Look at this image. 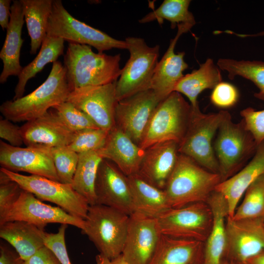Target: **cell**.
<instances>
[{
    "label": "cell",
    "mask_w": 264,
    "mask_h": 264,
    "mask_svg": "<svg viewBox=\"0 0 264 264\" xmlns=\"http://www.w3.org/2000/svg\"><path fill=\"white\" fill-rule=\"evenodd\" d=\"M25 264H61L55 254L45 245L27 260Z\"/></svg>",
    "instance_id": "cell-44"
},
{
    "label": "cell",
    "mask_w": 264,
    "mask_h": 264,
    "mask_svg": "<svg viewBox=\"0 0 264 264\" xmlns=\"http://www.w3.org/2000/svg\"><path fill=\"white\" fill-rule=\"evenodd\" d=\"M161 235L155 218L134 212L129 216L121 254L129 264H150Z\"/></svg>",
    "instance_id": "cell-16"
},
{
    "label": "cell",
    "mask_w": 264,
    "mask_h": 264,
    "mask_svg": "<svg viewBox=\"0 0 264 264\" xmlns=\"http://www.w3.org/2000/svg\"><path fill=\"white\" fill-rule=\"evenodd\" d=\"M263 222H264V219H263Z\"/></svg>",
    "instance_id": "cell-52"
},
{
    "label": "cell",
    "mask_w": 264,
    "mask_h": 264,
    "mask_svg": "<svg viewBox=\"0 0 264 264\" xmlns=\"http://www.w3.org/2000/svg\"><path fill=\"white\" fill-rule=\"evenodd\" d=\"M97 152L127 176L138 173L145 153L144 150L116 126L109 132L104 146Z\"/></svg>",
    "instance_id": "cell-22"
},
{
    "label": "cell",
    "mask_w": 264,
    "mask_h": 264,
    "mask_svg": "<svg viewBox=\"0 0 264 264\" xmlns=\"http://www.w3.org/2000/svg\"><path fill=\"white\" fill-rule=\"evenodd\" d=\"M21 127L26 147L42 146L49 148L68 146L75 132L67 128L54 111L26 122Z\"/></svg>",
    "instance_id": "cell-20"
},
{
    "label": "cell",
    "mask_w": 264,
    "mask_h": 264,
    "mask_svg": "<svg viewBox=\"0 0 264 264\" xmlns=\"http://www.w3.org/2000/svg\"><path fill=\"white\" fill-rule=\"evenodd\" d=\"M178 146L179 143L169 141L149 147L137 174L149 183L164 190L179 154Z\"/></svg>",
    "instance_id": "cell-21"
},
{
    "label": "cell",
    "mask_w": 264,
    "mask_h": 264,
    "mask_svg": "<svg viewBox=\"0 0 264 264\" xmlns=\"http://www.w3.org/2000/svg\"><path fill=\"white\" fill-rule=\"evenodd\" d=\"M224 255L235 263L264 252V224L262 219L236 220L227 217Z\"/></svg>",
    "instance_id": "cell-13"
},
{
    "label": "cell",
    "mask_w": 264,
    "mask_h": 264,
    "mask_svg": "<svg viewBox=\"0 0 264 264\" xmlns=\"http://www.w3.org/2000/svg\"><path fill=\"white\" fill-rule=\"evenodd\" d=\"M240 114L257 145L264 141V110H256L248 107L242 110Z\"/></svg>",
    "instance_id": "cell-40"
},
{
    "label": "cell",
    "mask_w": 264,
    "mask_h": 264,
    "mask_svg": "<svg viewBox=\"0 0 264 264\" xmlns=\"http://www.w3.org/2000/svg\"><path fill=\"white\" fill-rule=\"evenodd\" d=\"M120 60V54L112 56L95 53L88 45L68 43L64 57V66L71 91L117 81L122 72Z\"/></svg>",
    "instance_id": "cell-1"
},
{
    "label": "cell",
    "mask_w": 264,
    "mask_h": 264,
    "mask_svg": "<svg viewBox=\"0 0 264 264\" xmlns=\"http://www.w3.org/2000/svg\"><path fill=\"white\" fill-rule=\"evenodd\" d=\"M67 225L61 224L57 233H46L44 241L45 245L55 254L61 264H71L65 241V233Z\"/></svg>",
    "instance_id": "cell-41"
},
{
    "label": "cell",
    "mask_w": 264,
    "mask_h": 264,
    "mask_svg": "<svg viewBox=\"0 0 264 264\" xmlns=\"http://www.w3.org/2000/svg\"><path fill=\"white\" fill-rule=\"evenodd\" d=\"M46 234L44 230L23 221H10L0 225V237L24 261L45 246Z\"/></svg>",
    "instance_id": "cell-27"
},
{
    "label": "cell",
    "mask_w": 264,
    "mask_h": 264,
    "mask_svg": "<svg viewBox=\"0 0 264 264\" xmlns=\"http://www.w3.org/2000/svg\"><path fill=\"white\" fill-rule=\"evenodd\" d=\"M109 132L100 128L78 131L75 132L72 141L67 146L78 154L98 151L104 146Z\"/></svg>",
    "instance_id": "cell-38"
},
{
    "label": "cell",
    "mask_w": 264,
    "mask_h": 264,
    "mask_svg": "<svg viewBox=\"0 0 264 264\" xmlns=\"http://www.w3.org/2000/svg\"><path fill=\"white\" fill-rule=\"evenodd\" d=\"M6 118L0 120V137L13 146L20 147L24 144L21 127Z\"/></svg>",
    "instance_id": "cell-43"
},
{
    "label": "cell",
    "mask_w": 264,
    "mask_h": 264,
    "mask_svg": "<svg viewBox=\"0 0 264 264\" xmlns=\"http://www.w3.org/2000/svg\"><path fill=\"white\" fill-rule=\"evenodd\" d=\"M0 164L13 172H27L60 182L49 147H15L0 140Z\"/></svg>",
    "instance_id": "cell-15"
},
{
    "label": "cell",
    "mask_w": 264,
    "mask_h": 264,
    "mask_svg": "<svg viewBox=\"0 0 264 264\" xmlns=\"http://www.w3.org/2000/svg\"><path fill=\"white\" fill-rule=\"evenodd\" d=\"M232 218L264 219V174L247 188L242 203Z\"/></svg>",
    "instance_id": "cell-35"
},
{
    "label": "cell",
    "mask_w": 264,
    "mask_h": 264,
    "mask_svg": "<svg viewBox=\"0 0 264 264\" xmlns=\"http://www.w3.org/2000/svg\"><path fill=\"white\" fill-rule=\"evenodd\" d=\"M190 2V0H165L158 8L147 14L139 22L144 23L156 20L162 24L166 20L171 22L173 29L183 23L195 25V18L188 10Z\"/></svg>",
    "instance_id": "cell-34"
},
{
    "label": "cell",
    "mask_w": 264,
    "mask_h": 264,
    "mask_svg": "<svg viewBox=\"0 0 264 264\" xmlns=\"http://www.w3.org/2000/svg\"><path fill=\"white\" fill-rule=\"evenodd\" d=\"M225 112L221 110L205 114L200 110H192L186 132L178 146L180 154L187 156L207 170L219 174L213 141Z\"/></svg>",
    "instance_id": "cell-8"
},
{
    "label": "cell",
    "mask_w": 264,
    "mask_h": 264,
    "mask_svg": "<svg viewBox=\"0 0 264 264\" xmlns=\"http://www.w3.org/2000/svg\"><path fill=\"white\" fill-rule=\"evenodd\" d=\"M221 33H225L227 34H232L235 35L238 37H241V38H246V37H256L258 36H264V31H263L262 32L255 33V34H240V33H236L232 31L226 30L223 31H218V34H220Z\"/></svg>",
    "instance_id": "cell-48"
},
{
    "label": "cell",
    "mask_w": 264,
    "mask_h": 264,
    "mask_svg": "<svg viewBox=\"0 0 264 264\" xmlns=\"http://www.w3.org/2000/svg\"><path fill=\"white\" fill-rule=\"evenodd\" d=\"M194 25L183 23L178 25L177 32L155 69L151 84L153 89L162 101L174 91L177 84L184 76L183 72L188 64L185 62V52L176 53L175 47L180 36L189 31Z\"/></svg>",
    "instance_id": "cell-19"
},
{
    "label": "cell",
    "mask_w": 264,
    "mask_h": 264,
    "mask_svg": "<svg viewBox=\"0 0 264 264\" xmlns=\"http://www.w3.org/2000/svg\"><path fill=\"white\" fill-rule=\"evenodd\" d=\"M133 200L134 212L157 218L171 208L165 192L149 183L137 174L128 176Z\"/></svg>",
    "instance_id": "cell-29"
},
{
    "label": "cell",
    "mask_w": 264,
    "mask_h": 264,
    "mask_svg": "<svg viewBox=\"0 0 264 264\" xmlns=\"http://www.w3.org/2000/svg\"><path fill=\"white\" fill-rule=\"evenodd\" d=\"M24 19L30 37L31 54L36 53L47 36L48 21L51 13L52 0H20Z\"/></svg>",
    "instance_id": "cell-30"
},
{
    "label": "cell",
    "mask_w": 264,
    "mask_h": 264,
    "mask_svg": "<svg viewBox=\"0 0 264 264\" xmlns=\"http://www.w3.org/2000/svg\"><path fill=\"white\" fill-rule=\"evenodd\" d=\"M0 170L11 180L17 182L23 190L32 193L41 200L55 203L71 216L85 220L89 205L74 189L72 184L39 176L23 175L1 167Z\"/></svg>",
    "instance_id": "cell-10"
},
{
    "label": "cell",
    "mask_w": 264,
    "mask_h": 264,
    "mask_svg": "<svg viewBox=\"0 0 264 264\" xmlns=\"http://www.w3.org/2000/svg\"><path fill=\"white\" fill-rule=\"evenodd\" d=\"M221 82L220 69L212 59L208 58L198 69L184 75L176 85L174 91L185 95L193 110L196 111L200 110L197 101L199 94L205 89H213Z\"/></svg>",
    "instance_id": "cell-28"
},
{
    "label": "cell",
    "mask_w": 264,
    "mask_h": 264,
    "mask_svg": "<svg viewBox=\"0 0 264 264\" xmlns=\"http://www.w3.org/2000/svg\"><path fill=\"white\" fill-rule=\"evenodd\" d=\"M78 154L79 159L73 178L72 187L87 200L89 205L95 204V183L99 165L103 158L97 151Z\"/></svg>",
    "instance_id": "cell-32"
},
{
    "label": "cell",
    "mask_w": 264,
    "mask_h": 264,
    "mask_svg": "<svg viewBox=\"0 0 264 264\" xmlns=\"http://www.w3.org/2000/svg\"><path fill=\"white\" fill-rule=\"evenodd\" d=\"M23 189L0 171V225L19 198Z\"/></svg>",
    "instance_id": "cell-39"
},
{
    "label": "cell",
    "mask_w": 264,
    "mask_h": 264,
    "mask_svg": "<svg viewBox=\"0 0 264 264\" xmlns=\"http://www.w3.org/2000/svg\"><path fill=\"white\" fill-rule=\"evenodd\" d=\"M236 264H249L247 263H235Z\"/></svg>",
    "instance_id": "cell-51"
},
{
    "label": "cell",
    "mask_w": 264,
    "mask_h": 264,
    "mask_svg": "<svg viewBox=\"0 0 264 264\" xmlns=\"http://www.w3.org/2000/svg\"><path fill=\"white\" fill-rule=\"evenodd\" d=\"M125 41L130 56L115 84L117 102L151 89L159 56V45L150 47L143 39L138 37H127Z\"/></svg>",
    "instance_id": "cell-7"
},
{
    "label": "cell",
    "mask_w": 264,
    "mask_h": 264,
    "mask_svg": "<svg viewBox=\"0 0 264 264\" xmlns=\"http://www.w3.org/2000/svg\"><path fill=\"white\" fill-rule=\"evenodd\" d=\"M54 166L60 182L72 184L79 154L67 146L51 148Z\"/></svg>",
    "instance_id": "cell-36"
},
{
    "label": "cell",
    "mask_w": 264,
    "mask_h": 264,
    "mask_svg": "<svg viewBox=\"0 0 264 264\" xmlns=\"http://www.w3.org/2000/svg\"><path fill=\"white\" fill-rule=\"evenodd\" d=\"M24 22L23 9L21 0H13L9 23L0 52V58L3 65L0 75L1 84L5 83L11 76H18L23 68L20 64V57L23 42L22 32Z\"/></svg>",
    "instance_id": "cell-24"
},
{
    "label": "cell",
    "mask_w": 264,
    "mask_h": 264,
    "mask_svg": "<svg viewBox=\"0 0 264 264\" xmlns=\"http://www.w3.org/2000/svg\"><path fill=\"white\" fill-rule=\"evenodd\" d=\"M15 220L26 221L43 230L48 223L70 225L82 230L85 225L84 220L71 216L59 206L44 203L33 194L23 190L2 224Z\"/></svg>",
    "instance_id": "cell-18"
},
{
    "label": "cell",
    "mask_w": 264,
    "mask_h": 264,
    "mask_svg": "<svg viewBox=\"0 0 264 264\" xmlns=\"http://www.w3.org/2000/svg\"><path fill=\"white\" fill-rule=\"evenodd\" d=\"M264 174V141L258 145L254 155L244 167L216 187L215 191L220 193L226 201L228 217H233L242 196L250 185Z\"/></svg>",
    "instance_id": "cell-23"
},
{
    "label": "cell",
    "mask_w": 264,
    "mask_h": 264,
    "mask_svg": "<svg viewBox=\"0 0 264 264\" xmlns=\"http://www.w3.org/2000/svg\"><path fill=\"white\" fill-rule=\"evenodd\" d=\"M155 219L163 235L204 242L209 235L213 223L211 208L205 202L170 208Z\"/></svg>",
    "instance_id": "cell-11"
},
{
    "label": "cell",
    "mask_w": 264,
    "mask_h": 264,
    "mask_svg": "<svg viewBox=\"0 0 264 264\" xmlns=\"http://www.w3.org/2000/svg\"><path fill=\"white\" fill-rule=\"evenodd\" d=\"M66 72L61 62H54L42 84L25 96L3 102L0 106V112L13 122H27L43 116L50 108L66 101L71 90Z\"/></svg>",
    "instance_id": "cell-2"
},
{
    "label": "cell",
    "mask_w": 264,
    "mask_h": 264,
    "mask_svg": "<svg viewBox=\"0 0 264 264\" xmlns=\"http://www.w3.org/2000/svg\"><path fill=\"white\" fill-rule=\"evenodd\" d=\"M0 264H25V261L15 249L4 242H0Z\"/></svg>",
    "instance_id": "cell-45"
},
{
    "label": "cell",
    "mask_w": 264,
    "mask_h": 264,
    "mask_svg": "<svg viewBox=\"0 0 264 264\" xmlns=\"http://www.w3.org/2000/svg\"><path fill=\"white\" fill-rule=\"evenodd\" d=\"M217 65L220 69L228 72L229 79L240 76L252 82L259 89L254 96L264 102V62L221 58Z\"/></svg>",
    "instance_id": "cell-33"
},
{
    "label": "cell",
    "mask_w": 264,
    "mask_h": 264,
    "mask_svg": "<svg viewBox=\"0 0 264 264\" xmlns=\"http://www.w3.org/2000/svg\"><path fill=\"white\" fill-rule=\"evenodd\" d=\"M96 204L116 209L129 216L134 212L128 176L111 161L103 159L95 183Z\"/></svg>",
    "instance_id": "cell-17"
},
{
    "label": "cell",
    "mask_w": 264,
    "mask_h": 264,
    "mask_svg": "<svg viewBox=\"0 0 264 264\" xmlns=\"http://www.w3.org/2000/svg\"><path fill=\"white\" fill-rule=\"evenodd\" d=\"M192 111L190 104L181 94L172 92L154 112L139 147L145 150L155 144L169 141L179 144L186 132Z\"/></svg>",
    "instance_id": "cell-6"
},
{
    "label": "cell",
    "mask_w": 264,
    "mask_h": 264,
    "mask_svg": "<svg viewBox=\"0 0 264 264\" xmlns=\"http://www.w3.org/2000/svg\"><path fill=\"white\" fill-rule=\"evenodd\" d=\"M52 109L64 124L74 132L87 129L99 128L88 114L68 101L55 106Z\"/></svg>",
    "instance_id": "cell-37"
},
{
    "label": "cell",
    "mask_w": 264,
    "mask_h": 264,
    "mask_svg": "<svg viewBox=\"0 0 264 264\" xmlns=\"http://www.w3.org/2000/svg\"><path fill=\"white\" fill-rule=\"evenodd\" d=\"M95 264H129L122 254L113 259H109L99 254L95 258Z\"/></svg>",
    "instance_id": "cell-47"
},
{
    "label": "cell",
    "mask_w": 264,
    "mask_h": 264,
    "mask_svg": "<svg viewBox=\"0 0 264 264\" xmlns=\"http://www.w3.org/2000/svg\"><path fill=\"white\" fill-rule=\"evenodd\" d=\"M161 101L149 89L118 101L115 126L139 146L148 124Z\"/></svg>",
    "instance_id": "cell-12"
},
{
    "label": "cell",
    "mask_w": 264,
    "mask_h": 264,
    "mask_svg": "<svg viewBox=\"0 0 264 264\" xmlns=\"http://www.w3.org/2000/svg\"><path fill=\"white\" fill-rule=\"evenodd\" d=\"M64 42L60 38L46 36L37 56L23 67L18 76V82L14 90L13 100L22 97L28 81L42 71L47 64L57 61L58 57L64 54Z\"/></svg>",
    "instance_id": "cell-31"
},
{
    "label": "cell",
    "mask_w": 264,
    "mask_h": 264,
    "mask_svg": "<svg viewBox=\"0 0 264 264\" xmlns=\"http://www.w3.org/2000/svg\"><path fill=\"white\" fill-rule=\"evenodd\" d=\"M220 182L219 174L179 154L164 190L170 207L180 208L196 202H207Z\"/></svg>",
    "instance_id": "cell-3"
},
{
    "label": "cell",
    "mask_w": 264,
    "mask_h": 264,
    "mask_svg": "<svg viewBox=\"0 0 264 264\" xmlns=\"http://www.w3.org/2000/svg\"><path fill=\"white\" fill-rule=\"evenodd\" d=\"M10 0H0V25L3 30L7 29L11 16Z\"/></svg>",
    "instance_id": "cell-46"
},
{
    "label": "cell",
    "mask_w": 264,
    "mask_h": 264,
    "mask_svg": "<svg viewBox=\"0 0 264 264\" xmlns=\"http://www.w3.org/2000/svg\"><path fill=\"white\" fill-rule=\"evenodd\" d=\"M207 203L212 211L213 223L205 242L203 264H221L226 245L228 205L224 197L216 191L212 193Z\"/></svg>",
    "instance_id": "cell-26"
},
{
    "label": "cell",
    "mask_w": 264,
    "mask_h": 264,
    "mask_svg": "<svg viewBox=\"0 0 264 264\" xmlns=\"http://www.w3.org/2000/svg\"><path fill=\"white\" fill-rule=\"evenodd\" d=\"M205 242L161 234L150 264H203Z\"/></svg>",
    "instance_id": "cell-25"
},
{
    "label": "cell",
    "mask_w": 264,
    "mask_h": 264,
    "mask_svg": "<svg viewBox=\"0 0 264 264\" xmlns=\"http://www.w3.org/2000/svg\"><path fill=\"white\" fill-rule=\"evenodd\" d=\"M246 263L249 264H264V252L251 258Z\"/></svg>",
    "instance_id": "cell-49"
},
{
    "label": "cell",
    "mask_w": 264,
    "mask_h": 264,
    "mask_svg": "<svg viewBox=\"0 0 264 264\" xmlns=\"http://www.w3.org/2000/svg\"><path fill=\"white\" fill-rule=\"evenodd\" d=\"M213 141L221 182L243 167L254 155L258 145L242 119L234 123L226 111Z\"/></svg>",
    "instance_id": "cell-4"
},
{
    "label": "cell",
    "mask_w": 264,
    "mask_h": 264,
    "mask_svg": "<svg viewBox=\"0 0 264 264\" xmlns=\"http://www.w3.org/2000/svg\"><path fill=\"white\" fill-rule=\"evenodd\" d=\"M238 97V90L233 85L221 82L213 88L210 99L215 106L227 108L234 106L237 102Z\"/></svg>",
    "instance_id": "cell-42"
},
{
    "label": "cell",
    "mask_w": 264,
    "mask_h": 264,
    "mask_svg": "<svg viewBox=\"0 0 264 264\" xmlns=\"http://www.w3.org/2000/svg\"><path fill=\"white\" fill-rule=\"evenodd\" d=\"M47 35L60 38L68 43L92 46L99 53L112 48L128 49L125 41L115 39L74 18L65 9L61 0H53Z\"/></svg>",
    "instance_id": "cell-9"
},
{
    "label": "cell",
    "mask_w": 264,
    "mask_h": 264,
    "mask_svg": "<svg viewBox=\"0 0 264 264\" xmlns=\"http://www.w3.org/2000/svg\"><path fill=\"white\" fill-rule=\"evenodd\" d=\"M129 216L105 205H89L82 231L94 243L101 255L113 259L122 254Z\"/></svg>",
    "instance_id": "cell-5"
},
{
    "label": "cell",
    "mask_w": 264,
    "mask_h": 264,
    "mask_svg": "<svg viewBox=\"0 0 264 264\" xmlns=\"http://www.w3.org/2000/svg\"><path fill=\"white\" fill-rule=\"evenodd\" d=\"M221 264H236L233 261H231V260H225L224 261H222V262H221Z\"/></svg>",
    "instance_id": "cell-50"
},
{
    "label": "cell",
    "mask_w": 264,
    "mask_h": 264,
    "mask_svg": "<svg viewBox=\"0 0 264 264\" xmlns=\"http://www.w3.org/2000/svg\"><path fill=\"white\" fill-rule=\"evenodd\" d=\"M116 82L74 89L66 101L88 114L99 128L110 132L115 127Z\"/></svg>",
    "instance_id": "cell-14"
}]
</instances>
